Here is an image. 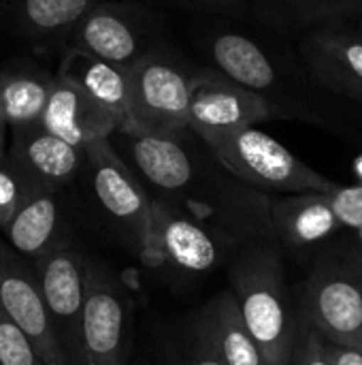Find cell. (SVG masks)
Masks as SVG:
<instances>
[{
	"mask_svg": "<svg viewBox=\"0 0 362 365\" xmlns=\"http://www.w3.org/2000/svg\"><path fill=\"white\" fill-rule=\"evenodd\" d=\"M36 188H41V184H36L6 152L0 160V231L6 229L11 218Z\"/></svg>",
	"mask_w": 362,
	"mask_h": 365,
	"instance_id": "obj_23",
	"label": "cell"
},
{
	"mask_svg": "<svg viewBox=\"0 0 362 365\" xmlns=\"http://www.w3.org/2000/svg\"><path fill=\"white\" fill-rule=\"evenodd\" d=\"M228 263L230 291L250 336L269 365H288L299 329V308L288 293L280 244L275 240L245 244Z\"/></svg>",
	"mask_w": 362,
	"mask_h": 365,
	"instance_id": "obj_2",
	"label": "cell"
},
{
	"mask_svg": "<svg viewBox=\"0 0 362 365\" xmlns=\"http://www.w3.org/2000/svg\"><path fill=\"white\" fill-rule=\"evenodd\" d=\"M0 365H45L26 331L0 304Z\"/></svg>",
	"mask_w": 362,
	"mask_h": 365,
	"instance_id": "obj_24",
	"label": "cell"
},
{
	"mask_svg": "<svg viewBox=\"0 0 362 365\" xmlns=\"http://www.w3.org/2000/svg\"><path fill=\"white\" fill-rule=\"evenodd\" d=\"M87 265L90 259L70 246L55 248L34 265L53 331L68 365H83L81 323L87 293Z\"/></svg>",
	"mask_w": 362,
	"mask_h": 365,
	"instance_id": "obj_11",
	"label": "cell"
},
{
	"mask_svg": "<svg viewBox=\"0 0 362 365\" xmlns=\"http://www.w3.org/2000/svg\"><path fill=\"white\" fill-rule=\"evenodd\" d=\"M333 210L341 222L344 229H350L352 233L362 231V184L356 186H337L329 195Z\"/></svg>",
	"mask_w": 362,
	"mask_h": 365,
	"instance_id": "obj_27",
	"label": "cell"
},
{
	"mask_svg": "<svg viewBox=\"0 0 362 365\" xmlns=\"http://www.w3.org/2000/svg\"><path fill=\"white\" fill-rule=\"evenodd\" d=\"M60 190L55 188H36L17 214L11 218L6 229L2 231L6 242L26 259H43L45 255L62 248V205Z\"/></svg>",
	"mask_w": 362,
	"mask_h": 365,
	"instance_id": "obj_19",
	"label": "cell"
},
{
	"mask_svg": "<svg viewBox=\"0 0 362 365\" xmlns=\"http://www.w3.org/2000/svg\"><path fill=\"white\" fill-rule=\"evenodd\" d=\"M267 120H273V111L262 96L213 66H201L190 105V130L205 143Z\"/></svg>",
	"mask_w": 362,
	"mask_h": 365,
	"instance_id": "obj_12",
	"label": "cell"
},
{
	"mask_svg": "<svg viewBox=\"0 0 362 365\" xmlns=\"http://www.w3.org/2000/svg\"><path fill=\"white\" fill-rule=\"evenodd\" d=\"M166 43L162 17L139 0H102L70 32L62 53L79 51L134 66Z\"/></svg>",
	"mask_w": 362,
	"mask_h": 365,
	"instance_id": "obj_7",
	"label": "cell"
},
{
	"mask_svg": "<svg viewBox=\"0 0 362 365\" xmlns=\"http://www.w3.org/2000/svg\"><path fill=\"white\" fill-rule=\"evenodd\" d=\"M58 71L70 75L117 122L119 130L130 128V107H132L130 66L113 64L79 51H66L62 56Z\"/></svg>",
	"mask_w": 362,
	"mask_h": 365,
	"instance_id": "obj_18",
	"label": "cell"
},
{
	"mask_svg": "<svg viewBox=\"0 0 362 365\" xmlns=\"http://www.w3.org/2000/svg\"><path fill=\"white\" fill-rule=\"evenodd\" d=\"M299 314L326 340L362 349V240L324 246L299 291Z\"/></svg>",
	"mask_w": 362,
	"mask_h": 365,
	"instance_id": "obj_3",
	"label": "cell"
},
{
	"mask_svg": "<svg viewBox=\"0 0 362 365\" xmlns=\"http://www.w3.org/2000/svg\"><path fill=\"white\" fill-rule=\"evenodd\" d=\"M326 351L333 365H362V349L326 340Z\"/></svg>",
	"mask_w": 362,
	"mask_h": 365,
	"instance_id": "obj_29",
	"label": "cell"
},
{
	"mask_svg": "<svg viewBox=\"0 0 362 365\" xmlns=\"http://www.w3.org/2000/svg\"><path fill=\"white\" fill-rule=\"evenodd\" d=\"M41 126L81 150L94 141L111 139L119 130L117 122L62 71H55L53 90L43 111Z\"/></svg>",
	"mask_w": 362,
	"mask_h": 365,
	"instance_id": "obj_14",
	"label": "cell"
},
{
	"mask_svg": "<svg viewBox=\"0 0 362 365\" xmlns=\"http://www.w3.org/2000/svg\"><path fill=\"white\" fill-rule=\"evenodd\" d=\"M286 36L265 28H243L228 19H215L198 30L196 43L209 58V66L262 96L273 120H305L333 126L339 118L335 101H344L316 83L297 47Z\"/></svg>",
	"mask_w": 362,
	"mask_h": 365,
	"instance_id": "obj_1",
	"label": "cell"
},
{
	"mask_svg": "<svg viewBox=\"0 0 362 365\" xmlns=\"http://www.w3.org/2000/svg\"><path fill=\"white\" fill-rule=\"evenodd\" d=\"M6 130H9V126H6V122H4V118H2V113H0V160H2V158H4V154H6V148H4Z\"/></svg>",
	"mask_w": 362,
	"mask_h": 365,
	"instance_id": "obj_30",
	"label": "cell"
},
{
	"mask_svg": "<svg viewBox=\"0 0 362 365\" xmlns=\"http://www.w3.org/2000/svg\"><path fill=\"white\" fill-rule=\"evenodd\" d=\"M11 150L13 160L41 186L62 190L73 184L85 165V150L55 137L41 124L15 128Z\"/></svg>",
	"mask_w": 362,
	"mask_h": 365,
	"instance_id": "obj_16",
	"label": "cell"
},
{
	"mask_svg": "<svg viewBox=\"0 0 362 365\" xmlns=\"http://www.w3.org/2000/svg\"><path fill=\"white\" fill-rule=\"evenodd\" d=\"M0 304L26 331L43 364L68 365L53 331L36 272L32 274L23 257L4 240H0Z\"/></svg>",
	"mask_w": 362,
	"mask_h": 365,
	"instance_id": "obj_13",
	"label": "cell"
},
{
	"mask_svg": "<svg viewBox=\"0 0 362 365\" xmlns=\"http://www.w3.org/2000/svg\"><path fill=\"white\" fill-rule=\"evenodd\" d=\"M177 6L201 13V15H211L213 19H245L250 17L252 11V0H171Z\"/></svg>",
	"mask_w": 362,
	"mask_h": 365,
	"instance_id": "obj_28",
	"label": "cell"
},
{
	"mask_svg": "<svg viewBox=\"0 0 362 365\" xmlns=\"http://www.w3.org/2000/svg\"><path fill=\"white\" fill-rule=\"evenodd\" d=\"M198 73L201 64L190 62L169 43L130 66L132 107L128 130L177 133L190 128V105Z\"/></svg>",
	"mask_w": 362,
	"mask_h": 365,
	"instance_id": "obj_5",
	"label": "cell"
},
{
	"mask_svg": "<svg viewBox=\"0 0 362 365\" xmlns=\"http://www.w3.org/2000/svg\"><path fill=\"white\" fill-rule=\"evenodd\" d=\"M81 175L124 248L143 263L154 222V201L147 186L122 158L111 139L94 141L85 148Z\"/></svg>",
	"mask_w": 362,
	"mask_h": 365,
	"instance_id": "obj_4",
	"label": "cell"
},
{
	"mask_svg": "<svg viewBox=\"0 0 362 365\" xmlns=\"http://www.w3.org/2000/svg\"><path fill=\"white\" fill-rule=\"evenodd\" d=\"M102 0H0V28L36 49L64 47L77 24Z\"/></svg>",
	"mask_w": 362,
	"mask_h": 365,
	"instance_id": "obj_15",
	"label": "cell"
},
{
	"mask_svg": "<svg viewBox=\"0 0 362 365\" xmlns=\"http://www.w3.org/2000/svg\"><path fill=\"white\" fill-rule=\"evenodd\" d=\"M250 15L269 32L301 36L333 19L361 17L362 0H252Z\"/></svg>",
	"mask_w": 362,
	"mask_h": 365,
	"instance_id": "obj_22",
	"label": "cell"
},
{
	"mask_svg": "<svg viewBox=\"0 0 362 365\" xmlns=\"http://www.w3.org/2000/svg\"><path fill=\"white\" fill-rule=\"evenodd\" d=\"M341 227L329 195H282L271 199V231L280 248L307 252L324 246Z\"/></svg>",
	"mask_w": 362,
	"mask_h": 365,
	"instance_id": "obj_17",
	"label": "cell"
},
{
	"mask_svg": "<svg viewBox=\"0 0 362 365\" xmlns=\"http://www.w3.org/2000/svg\"><path fill=\"white\" fill-rule=\"evenodd\" d=\"M288 365H333L326 351V338L301 314L292 357Z\"/></svg>",
	"mask_w": 362,
	"mask_h": 365,
	"instance_id": "obj_26",
	"label": "cell"
},
{
	"mask_svg": "<svg viewBox=\"0 0 362 365\" xmlns=\"http://www.w3.org/2000/svg\"><path fill=\"white\" fill-rule=\"evenodd\" d=\"M130 351L132 302L102 263L90 261L81 323L83 365H130Z\"/></svg>",
	"mask_w": 362,
	"mask_h": 365,
	"instance_id": "obj_8",
	"label": "cell"
},
{
	"mask_svg": "<svg viewBox=\"0 0 362 365\" xmlns=\"http://www.w3.org/2000/svg\"><path fill=\"white\" fill-rule=\"evenodd\" d=\"M192 321L213 344L224 365H269L241 319L233 291L215 295L192 317Z\"/></svg>",
	"mask_w": 362,
	"mask_h": 365,
	"instance_id": "obj_20",
	"label": "cell"
},
{
	"mask_svg": "<svg viewBox=\"0 0 362 365\" xmlns=\"http://www.w3.org/2000/svg\"><path fill=\"white\" fill-rule=\"evenodd\" d=\"M154 222L143 265L169 269L179 276H203L228 263L237 248L207 227L194 222L166 201L154 199Z\"/></svg>",
	"mask_w": 362,
	"mask_h": 365,
	"instance_id": "obj_9",
	"label": "cell"
},
{
	"mask_svg": "<svg viewBox=\"0 0 362 365\" xmlns=\"http://www.w3.org/2000/svg\"><path fill=\"white\" fill-rule=\"evenodd\" d=\"M297 51L320 88L362 105V15L303 32Z\"/></svg>",
	"mask_w": 362,
	"mask_h": 365,
	"instance_id": "obj_10",
	"label": "cell"
},
{
	"mask_svg": "<svg viewBox=\"0 0 362 365\" xmlns=\"http://www.w3.org/2000/svg\"><path fill=\"white\" fill-rule=\"evenodd\" d=\"M218 160L241 182L267 195H331L337 184L297 158L258 126L207 143Z\"/></svg>",
	"mask_w": 362,
	"mask_h": 365,
	"instance_id": "obj_6",
	"label": "cell"
},
{
	"mask_svg": "<svg viewBox=\"0 0 362 365\" xmlns=\"http://www.w3.org/2000/svg\"><path fill=\"white\" fill-rule=\"evenodd\" d=\"M166 365H224V361L196 323L190 321V329H186L181 340L169 349Z\"/></svg>",
	"mask_w": 362,
	"mask_h": 365,
	"instance_id": "obj_25",
	"label": "cell"
},
{
	"mask_svg": "<svg viewBox=\"0 0 362 365\" xmlns=\"http://www.w3.org/2000/svg\"><path fill=\"white\" fill-rule=\"evenodd\" d=\"M55 73L30 60H13L0 68V113L11 130L41 124Z\"/></svg>",
	"mask_w": 362,
	"mask_h": 365,
	"instance_id": "obj_21",
	"label": "cell"
}]
</instances>
